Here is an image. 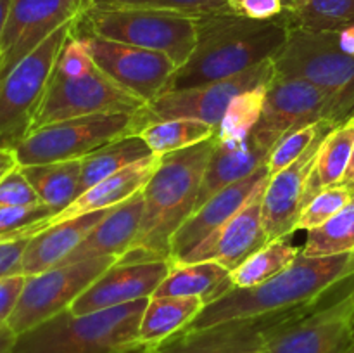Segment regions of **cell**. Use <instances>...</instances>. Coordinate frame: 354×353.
<instances>
[{
	"mask_svg": "<svg viewBox=\"0 0 354 353\" xmlns=\"http://www.w3.org/2000/svg\"><path fill=\"white\" fill-rule=\"evenodd\" d=\"M287 37L289 28L280 17L256 21L232 12L199 16L192 55L176 69L166 92L230 78L275 59Z\"/></svg>",
	"mask_w": 354,
	"mask_h": 353,
	"instance_id": "obj_1",
	"label": "cell"
},
{
	"mask_svg": "<svg viewBox=\"0 0 354 353\" xmlns=\"http://www.w3.org/2000/svg\"><path fill=\"white\" fill-rule=\"evenodd\" d=\"M353 279L354 253L318 258L299 255L286 270L266 282L248 289L234 287L213 303L206 305L196 320L185 329L196 331L225 322L313 307L320 303L332 287Z\"/></svg>",
	"mask_w": 354,
	"mask_h": 353,
	"instance_id": "obj_2",
	"label": "cell"
},
{
	"mask_svg": "<svg viewBox=\"0 0 354 353\" xmlns=\"http://www.w3.org/2000/svg\"><path fill=\"white\" fill-rule=\"evenodd\" d=\"M216 145L211 137L192 147L159 156L154 173L145 183L140 230L123 262L171 260V239L196 210L204 172Z\"/></svg>",
	"mask_w": 354,
	"mask_h": 353,
	"instance_id": "obj_3",
	"label": "cell"
},
{
	"mask_svg": "<svg viewBox=\"0 0 354 353\" xmlns=\"http://www.w3.org/2000/svg\"><path fill=\"white\" fill-rule=\"evenodd\" d=\"M149 300L85 315L68 308L16 336L12 353H138L147 348L138 341V325Z\"/></svg>",
	"mask_w": 354,
	"mask_h": 353,
	"instance_id": "obj_4",
	"label": "cell"
},
{
	"mask_svg": "<svg viewBox=\"0 0 354 353\" xmlns=\"http://www.w3.org/2000/svg\"><path fill=\"white\" fill-rule=\"evenodd\" d=\"M275 73L313 83L330 97L339 123L354 118V26L337 31L289 30Z\"/></svg>",
	"mask_w": 354,
	"mask_h": 353,
	"instance_id": "obj_5",
	"label": "cell"
},
{
	"mask_svg": "<svg viewBox=\"0 0 354 353\" xmlns=\"http://www.w3.org/2000/svg\"><path fill=\"white\" fill-rule=\"evenodd\" d=\"M73 31L162 52L180 68L196 47L197 17L166 10L92 7L76 21Z\"/></svg>",
	"mask_w": 354,
	"mask_h": 353,
	"instance_id": "obj_6",
	"label": "cell"
},
{
	"mask_svg": "<svg viewBox=\"0 0 354 353\" xmlns=\"http://www.w3.org/2000/svg\"><path fill=\"white\" fill-rule=\"evenodd\" d=\"M76 21L62 24L0 80V147L16 149L31 132L55 62Z\"/></svg>",
	"mask_w": 354,
	"mask_h": 353,
	"instance_id": "obj_7",
	"label": "cell"
},
{
	"mask_svg": "<svg viewBox=\"0 0 354 353\" xmlns=\"http://www.w3.org/2000/svg\"><path fill=\"white\" fill-rule=\"evenodd\" d=\"M138 132L137 113L92 114L37 128L14 151L19 166L71 161Z\"/></svg>",
	"mask_w": 354,
	"mask_h": 353,
	"instance_id": "obj_8",
	"label": "cell"
},
{
	"mask_svg": "<svg viewBox=\"0 0 354 353\" xmlns=\"http://www.w3.org/2000/svg\"><path fill=\"white\" fill-rule=\"evenodd\" d=\"M147 104L93 64L80 75L52 71L31 132L45 125L92 114L128 113L135 114Z\"/></svg>",
	"mask_w": 354,
	"mask_h": 353,
	"instance_id": "obj_9",
	"label": "cell"
},
{
	"mask_svg": "<svg viewBox=\"0 0 354 353\" xmlns=\"http://www.w3.org/2000/svg\"><path fill=\"white\" fill-rule=\"evenodd\" d=\"M354 339V280L337 300L301 308L268 329L261 353H344Z\"/></svg>",
	"mask_w": 354,
	"mask_h": 353,
	"instance_id": "obj_10",
	"label": "cell"
},
{
	"mask_svg": "<svg viewBox=\"0 0 354 353\" xmlns=\"http://www.w3.org/2000/svg\"><path fill=\"white\" fill-rule=\"evenodd\" d=\"M116 262L118 258L106 256L66 263L37 275H28L23 294L7 322V327L19 336L68 310L76 298L85 293Z\"/></svg>",
	"mask_w": 354,
	"mask_h": 353,
	"instance_id": "obj_11",
	"label": "cell"
},
{
	"mask_svg": "<svg viewBox=\"0 0 354 353\" xmlns=\"http://www.w3.org/2000/svg\"><path fill=\"white\" fill-rule=\"evenodd\" d=\"M273 75H275V62L273 59H268L230 78L162 93L137 113L140 130L154 121L176 120V118L204 121L218 128L234 97L245 90L266 85Z\"/></svg>",
	"mask_w": 354,
	"mask_h": 353,
	"instance_id": "obj_12",
	"label": "cell"
},
{
	"mask_svg": "<svg viewBox=\"0 0 354 353\" xmlns=\"http://www.w3.org/2000/svg\"><path fill=\"white\" fill-rule=\"evenodd\" d=\"M92 0H12L0 37V80L69 21L80 19Z\"/></svg>",
	"mask_w": 354,
	"mask_h": 353,
	"instance_id": "obj_13",
	"label": "cell"
},
{
	"mask_svg": "<svg viewBox=\"0 0 354 353\" xmlns=\"http://www.w3.org/2000/svg\"><path fill=\"white\" fill-rule=\"evenodd\" d=\"M78 37L85 38L97 68L118 85L140 97L145 104L152 102L168 90L169 82L178 69V66L162 52L133 47L93 35Z\"/></svg>",
	"mask_w": 354,
	"mask_h": 353,
	"instance_id": "obj_14",
	"label": "cell"
},
{
	"mask_svg": "<svg viewBox=\"0 0 354 353\" xmlns=\"http://www.w3.org/2000/svg\"><path fill=\"white\" fill-rule=\"evenodd\" d=\"M322 121L334 127L341 125L330 97L306 80L275 73L266 85L265 107L258 127L279 142L287 132Z\"/></svg>",
	"mask_w": 354,
	"mask_h": 353,
	"instance_id": "obj_15",
	"label": "cell"
},
{
	"mask_svg": "<svg viewBox=\"0 0 354 353\" xmlns=\"http://www.w3.org/2000/svg\"><path fill=\"white\" fill-rule=\"evenodd\" d=\"M171 260L123 262L118 260L69 307L71 314L85 315L137 300H149L171 270Z\"/></svg>",
	"mask_w": 354,
	"mask_h": 353,
	"instance_id": "obj_16",
	"label": "cell"
},
{
	"mask_svg": "<svg viewBox=\"0 0 354 353\" xmlns=\"http://www.w3.org/2000/svg\"><path fill=\"white\" fill-rule=\"evenodd\" d=\"M265 187H259L258 192L249 199V203L221 225L216 232L204 239L196 249L189 253L176 265L197 262L220 263L227 270H235L258 249L268 244L270 239L263 225V192Z\"/></svg>",
	"mask_w": 354,
	"mask_h": 353,
	"instance_id": "obj_17",
	"label": "cell"
},
{
	"mask_svg": "<svg viewBox=\"0 0 354 353\" xmlns=\"http://www.w3.org/2000/svg\"><path fill=\"white\" fill-rule=\"evenodd\" d=\"M270 176L272 175H270L268 165H263L254 173L221 189L220 192L211 196L203 206L197 208L173 235L171 255H169L171 262H182L204 239H207L221 225L227 224L249 203L259 187L268 183Z\"/></svg>",
	"mask_w": 354,
	"mask_h": 353,
	"instance_id": "obj_18",
	"label": "cell"
},
{
	"mask_svg": "<svg viewBox=\"0 0 354 353\" xmlns=\"http://www.w3.org/2000/svg\"><path fill=\"white\" fill-rule=\"evenodd\" d=\"M297 310L225 322L196 331L183 329L158 350L161 353H261L268 329Z\"/></svg>",
	"mask_w": 354,
	"mask_h": 353,
	"instance_id": "obj_19",
	"label": "cell"
},
{
	"mask_svg": "<svg viewBox=\"0 0 354 353\" xmlns=\"http://www.w3.org/2000/svg\"><path fill=\"white\" fill-rule=\"evenodd\" d=\"M327 134H322L292 165L270 176L263 192V225L270 241L289 237L296 232V221L303 211L304 190Z\"/></svg>",
	"mask_w": 354,
	"mask_h": 353,
	"instance_id": "obj_20",
	"label": "cell"
},
{
	"mask_svg": "<svg viewBox=\"0 0 354 353\" xmlns=\"http://www.w3.org/2000/svg\"><path fill=\"white\" fill-rule=\"evenodd\" d=\"M275 144V138L265 134L258 125L251 132V135L242 142H235V144H218L216 142L206 172H204L196 210L221 189L245 179L263 165H266Z\"/></svg>",
	"mask_w": 354,
	"mask_h": 353,
	"instance_id": "obj_21",
	"label": "cell"
},
{
	"mask_svg": "<svg viewBox=\"0 0 354 353\" xmlns=\"http://www.w3.org/2000/svg\"><path fill=\"white\" fill-rule=\"evenodd\" d=\"M142 217H144V194L138 190L130 199L114 206L80 242L78 248L62 262V265L106 258V256L121 260L130 251L137 239Z\"/></svg>",
	"mask_w": 354,
	"mask_h": 353,
	"instance_id": "obj_22",
	"label": "cell"
},
{
	"mask_svg": "<svg viewBox=\"0 0 354 353\" xmlns=\"http://www.w3.org/2000/svg\"><path fill=\"white\" fill-rule=\"evenodd\" d=\"M111 210L92 211V213L82 215L71 220L59 221L33 235L24 251V275H37L45 270L62 265V262L78 248L80 242Z\"/></svg>",
	"mask_w": 354,
	"mask_h": 353,
	"instance_id": "obj_23",
	"label": "cell"
},
{
	"mask_svg": "<svg viewBox=\"0 0 354 353\" xmlns=\"http://www.w3.org/2000/svg\"><path fill=\"white\" fill-rule=\"evenodd\" d=\"M158 163L159 156L152 154L149 158H144L140 161L133 163V165L127 166V168L114 173V175L107 176V179L100 180L99 183L85 190L82 196L76 197L66 210L52 217L47 221V227L59 224V221L71 220V218L92 213V211L111 210V208L118 206L123 201L130 199L133 194L144 189V185L154 173Z\"/></svg>",
	"mask_w": 354,
	"mask_h": 353,
	"instance_id": "obj_24",
	"label": "cell"
},
{
	"mask_svg": "<svg viewBox=\"0 0 354 353\" xmlns=\"http://www.w3.org/2000/svg\"><path fill=\"white\" fill-rule=\"evenodd\" d=\"M206 307L201 296H152L138 325V341L159 348L165 341L189 327Z\"/></svg>",
	"mask_w": 354,
	"mask_h": 353,
	"instance_id": "obj_25",
	"label": "cell"
},
{
	"mask_svg": "<svg viewBox=\"0 0 354 353\" xmlns=\"http://www.w3.org/2000/svg\"><path fill=\"white\" fill-rule=\"evenodd\" d=\"M234 289L230 270L214 262H197L176 265L156 289L154 296H201L209 305Z\"/></svg>",
	"mask_w": 354,
	"mask_h": 353,
	"instance_id": "obj_26",
	"label": "cell"
},
{
	"mask_svg": "<svg viewBox=\"0 0 354 353\" xmlns=\"http://www.w3.org/2000/svg\"><path fill=\"white\" fill-rule=\"evenodd\" d=\"M354 145V118L337 125L327 134L317 152V161L311 170L306 190L303 197V208L324 189L342 182Z\"/></svg>",
	"mask_w": 354,
	"mask_h": 353,
	"instance_id": "obj_27",
	"label": "cell"
},
{
	"mask_svg": "<svg viewBox=\"0 0 354 353\" xmlns=\"http://www.w3.org/2000/svg\"><path fill=\"white\" fill-rule=\"evenodd\" d=\"M21 170L33 185L40 203L52 208L55 215L66 210L78 197L82 159L21 166Z\"/></svg>",
	"mask_w": 354,
	"mask_h": 353,
	"instance_id": "obj_28",
	"label": "cell"
},
{
	"mask_svg": "<svg viewBox=\"0 0 354 353\" xmlns=\"http://www.w3.org/2000/svg\"><path fill=\"white\" fill-rule=\"evenodd\" d=\"M152 156L151 149L140 135H130L111 144L102 145L82 158V179H80L78 196L99 183L100 180L121 172L127 166Z\"/></svg>",
	"mask_w": 354,
	"mask_h": 353,
	"instance_id": "obj_29",
	"label": "cell"
},
{
	"mask_svg": "<svg viewBox=\"0 0 354 353\" xmlns=\"http://www.w3.org/2000/svg\"><path fill=\"white\" fill-rule=\"evenodd\" d=\"M280 19L289 30L337 31L354 26V0H292Z\"/></svg>",
	"mask_w": 354,
	"mask_h": 353,
	"instance_id": "obj_30",
	"label": "cell"
},
{
	"mask_svg": "<svg viewBox=\"0 0 354 353\" xmlns=\"http://www.w3.org/2000/svg\"><path fill=\"white\" fill-rule=\"evenodd\" d=\"M214 134H216V128L204 121L176 118V120L149 123L147 127L142 128L138 135L144 138L152 154L165 156L201 144V142L214 137Z\"/></svg>",
	"mask_w": 354,
	"mask_h": 353,
	"instance_id": "obj_31",
	"label": "cell"
},
{
	"mask_svg": "<svg viewBox=\"0 0 354 353\" xmlns=\"http://www.w3.org/2000/svg\"><path fill=\"white\" fill-rule=\"evenodd\" d=\"M301 255V248L290 244L287 237L275 239L261 249L249 256L242 265L232 270V282L237 289H248L266 282L277 273L286 270L297 256Z\"/></svg>",
	"mask_w": 354,
	"mask_h": 353,
	"instance_id": "obj_32",
	"label": "cell"
},
{
	"mask_svg": "<svg viewBox=\"0 0 354 353\" xmlns=\"http://www.w3.org/2000/svg\"><path fill=\"white\" fill-rule=\"evenodd\" d=\"M266 85L245 90L232 99L221 118L220 127L216 128V134H214L218 144H235L251 135V132L261 120Z\"/></svg>",
	"mask_w": 354,
	"mask_h": 353,
	"instance_id": "obj_33",
	"label": "cell"
},
{
	"mask_svg": "<svg viewBox=\"0 0 354 353\" xmlns=\"http://www.w3.org/2000/svg\"><path fill=\"white\" fill-rule=\"evenodd\" d=\"M354 253V201L322 227L308 232L301 256L318 258Z\"/></svg>",
	"mask_w": 354,
	"mask_h": 353,
	"instance_id": "obj_34",
	"label": "cell"
},
{
	"mask_svg": "<svg viewBox=\"0 0 354 353\" xmlns=\"http://www.w3.org/2000/svg\"><path fill=\"white\" fill-rule=\"evenodd\" d=\"M95 9H145L166 12L206 16V14L230 12L227 0H92Z\"/></svg>",
	"mask_w": 354,
	"mask_h": 353,
	"instance_id": "obj_35",
	"label": "cell"
},
{
	"mask_svg": "<svg viewBox=\"0 0 354 353\" xmlns=\"http://www.w3.org/2000/svg\"><path fill=\"white\" fill-rule=\"evenodd\" d=\"M334 128V125L328 123V121H322V123H311L304 125V127L296 128V130L287 132L283 137L279 138L275 145H273L272 152L268 156V165L270 175H275L280 170L287 168L289 165H292L297 158L304 154L308 151L311 144L320 137L325 132H330Z\"/></svg>",
	"mask_w": 354,
	"mask_h": 353,
	"instance_id": "obj_36",
	"label": "cell"
},
{
	"mask_svg": "<svg viewBox=\"0 0 354 353\" xmlns=\"http://www.w3.org/2000/svg\"><path fill=\"white\" fill-rule=\"evenodd\" d=\"M55 211L44 203L0 208V239L33 237L47 227Z\"/></svg>",
	"mask_w": 354,
	"mask_h": 353,
	"instance_id": "obj_37",
	"label": "cell"
},
{
	"mask_svg": "<svg viewBox=\"0 0 354 353\" xmlns=\"http://www.w3.org/2000/svg\"><path fill=\"white\" fill-rule=\"evenodd\" d=\"M353 201V189L348 185H332L318 192L306 206L301 211L299 218L296 221V230H313L327 224L330 218H334L342 208L348 206Z\"/></svg>",
	"mask_w": 354,
	"mask_h": 353,
	"instance_id": "obj_38",
	"label": "cell"
},
{
	"mask_svg": "<svg viewBox=\"0 0 354 353\" xmlns=\"http://www.w3.org/2000/svg\"><path fill=\"white\" fill-rule=\"evenodd\" d=\"M40 203L30 180L24 176L23 170L16 168L0 182V208L26 206Z\"/></svg>",
	"mask_w": 354,
	"mask_h": 353,
	"instance_id": "obj_39",
	"label": "cell"
},
{
	"mask_svg": "<svg viewBox=\"0 0 354 353\" xmlns=\"http://www.w3.org/2000/svg\"><path fill=\"white\" fill-rule=\"evenodd\" d=\"M227 6L235 16L256 21L277 19L283 12V0H227Z\"/></svg>",
	"mask_w": 354,
	"mask_h": 353,
	"instance_id": "obj_40",
	"label": "cell"
},
{
	"mask_svg": "<svg viewBox=\"0 0 354 353\" xmlns=\"http://www.w3.org/2000/svg\"><path fill=\"white\" fill-rule=\"evenodd\" d=\"M30 239H0V279L23 273V258Z\"/></svg>",
	"mask_w": 354,
	"mask_h": 353,
	"instance_id": "obj_41",
	"label": "cell"
},
{
	"mask_svg": "<svg viewBox=\"0 0 354 353\" xmlns=\"http://www.w3.org/2000/svg\"><path fill=\"white\" fill-rule=\"evenodd\" d=\"M28 275L19 273V275L2 277L0 279V325H7L21 294H23L24 284H26Z\"/></svg>",
	"mask_w": 354,
	"mask_h": 353,
	"instance_id": "obj_42",
	"label": "cell"
},
{
	"mask_svg": "<svg viewBox=\"0 0 354 353\" xmlns=\"http://www.w3.org/2000/svg\"><path fill=\"white\" fill-rule=\"evenodd\" d=\"M16 168H19L16 151H14V149L0 147V182Z\"/></svg>",
	"mask_w": 354,
	"mask_h": 353,
	"instance_id": "obj_43",
	"label": "cell"
},
{
	"mask_svg": "<svg viewBox=\"0 0 354 353\" xmlns=\"http://www.w3.org/2000/svg\"><path fill=\"white\" fill-rule=\"evenodd\" d=\"M16 334L7 325H0V353H12Z\"/></svg>",
	"mask_w": 354,
	"mask_h": 353,
	"instance_id": "obj_44",
	"label": "cell"
},
{
	"mask_svg": "<svg viewBox=\"0 0 354 353\" xmlns=\"http://www.w3.org/2000/svg\"><path fill=\"white\" fill-rule=\"evenodd\" d=\"M342 185H348L349 189H354V145H353V154L351 161H349L348 170H346L344 176H342Z\"/></svg>",
	"mask_w": 354,
	"mask_h": 353,
	"instance_id": "obj_45",
	"label": "cell"
},
{
	"mask_svg": "<svg viewBox=\"0 0 354 353\" xmlns=\"http://www.w3.org/2000/svg\"><path fill=\"white\" fill-rule=\"evenodd\" d=\"M10 2H12V0H0V37H2V31H3V26H6L7 16H9Z\"/></svg>",
	"mask_w": 354,
	"mask_h": 353,
	"instance_id": "obj_46",
	"label": "cell"
},
{
	"mask_svg": "<svg viewBox=\"0 0 354 353\" xmlns=\"http://www.w3.org/2000/svg\"><path fill=\"white\" fill-rule=\"evenodd\" d=\"M138 353H161V352H159L158 348H145V350H142V352H138Z\"/></svg>",
	"mask_w": 354,
	"mask_h": 353,
	"instance_id": "obj_47",
	"label": "cell"
},
{
	"mask_svg": "<svg viewBox=\"0 0 354 353\" xmlns=\"http://www.w3.org/2000/svg\"><path fill=\"white\" fill-rule=\"evenodd\" d=\"M344 353H354V339H353V341H351V345L348 346V350H346Z\"/></svg>",
	"mask_w": 354,
	"mask_h": 353,
	"instance_id": "obj_48",
	"label": "cell"
},
{
	"mask_svg": "<svg viewBox=\"0 0 354 353\" xmlns=\"http://www.w3.org/2000/svg\"><path fill=\"white\" fill-rule=\"evenodd\" d=\"M290 2H292V0H283V7H286L287 3H290Z\"/></svg>",
	"mask_w": 354,
	"mask_h": 353,
	"instance_id": "obj_49",
	"label": "cell"
},
{
	"mask_svg": "<svg viewBox=\"0 0 354 353\" xmlns=\"http://www.w3.org/2000/svg\"><path fill=\"white\" fill-rule=\"evenodd\" d=\"M353 201H354V189H353Z\"/></svg>",
	"mask_w": 354,
	"mask_h": 353,
	"instance_id": "obj_50",
	"label": "cell"
}]
</instances>
